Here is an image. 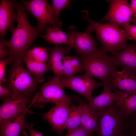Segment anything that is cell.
Here are the masks:
<instances>
[{"label":"cell","mask_w":136,"mask_h":136,"mask_svg":"<svg viewBox=\"0 0 136 136\" xmlns=\"http://www.w3.org/2000/svg\"><path fill=\"white\" fill-rule=\"evenodd\" d=\"M80 57L85 73L100 80L103 86H110L118 66L112 56L101 47L90 54Z\"/></svg>","instance_id":"3957f363"},{"label":"cell","mask_w":136,"mask_h":136,"mask_svg":"<svg viewBox=\"0 0 136 136\" xmlns=\"http://www.w3.org/2000/svg\"><path fill=\"white\" fill-rule=\"evenodd\" d=\"M116 90L118 97L114 103L120 113L126 118L136 112V90Z\"/></svg>","instance_id":"ac0fdd59"},{"label":"cell","mask_w":136,"mask_h":136,"mask_svg":"<svg viewBox=\"0 0 136 136\" xmlns=\"http://www.w3.org/2000/svg\"><path fill=\"white\" fill-rule=\"evenodd\" d=\"M74 100L81 106L82 113L80 127L89 131H96L98 126V113L97 111L90 108L84 103L79 96H74Z\"/></svg>","instance_id":"ffe728a7"},{"label":"cell","mask_w":136,"mask_h":136,"mask_svg":"<svg viewBox=\"0 0 136 136\" xmlns=\"http://www.w3.org/2000/svg\"><path fill=\"white\" fill-rule=\"evenodd\" d=\"M9 60L8 57L0 60V83L2 84L6 81L4 76L6 65L9 63Z\"/></svg>","instance_id":"f546056e"},{"label":"cell","mask_w":136,"mask_h":136,"mask_svg":"<svg viewBox=\"0 0 136 136\" xmlns=\"http://www.w3.org/2000/svg\"><path fill=\"white\" fill-rule=\"evenodd\" d=\"M72 101L61 103L52 107L47 113L42 114L51 125L52 129L61 135L69 117V107Z\"/></svg>","instance_id":"8fae6325"},{"label":"cell","mask_w":136,"mask_h":136,"mask_svg":"<svg viewBox=\"0 0 136 136\" xmlns=\"http://www.w3.org/2000/svg\"><path fill=\"white\" fill-rule=\"evenodd\" d=\"M3 42L0 41V58L3 59L7 55H9L10 51L9 49L6 48Z\"/></svg>","instance_id":"d6a6232c"},{"label":"cell","mask_w":136,"mask_h":136,"mask_svg":"<svg viewBox=\"0 0 136 136\" xmlns=\"http://www.w3.org/2000/svg\"><path fill=\"white\" fill-rule=\"evenodd\" d=\"M82 18L89 23L87 30L90 32L95 31L96 39L101 43V48L106 52L113 54L122 49L127 44L129 40L119 25L111 21L101 23L86 16Z\"/></svg>","instance_id":"7a4b0ae2"},{"label":"cell","mask_w":136,"mask_h":136,"mask_svg":"<svg viewBox=\"0 0 136 136\" xmlns=\"http://www.w3.org/2000/svg\"><path fill=\"white\" fill-rule=\"evenodd\" d=\"M104 90L100 94L93 97L88 104L91 108L98 111L108 107L112 104L118 97V93L116 90L113 92L112 88L109 85L104 86Z\"/></svg>","instance_id":"44dd1931"},{"label":"cell","mask_w":136,"mask_h":136,"mask_svg":"<svg viewBox=\"0 0 136 136\" xmlns=\"http://www.w3.org/2000/svg\"><path fill=\"white\" fill-rule=\"evenodd\" d=\"M7 81L8 88L13 94L28 96L36 91L38 82L21 63L13 64Z\"/></svg>","instance_id":"5b68a950"},{"label":"cell","mask_w":136,"mask_h":136,"mask_svg":"<svg viewBox=\"0 0 136 136\" xmlns=\"http://www.w3.org/2000/svg\"><path fill=\"white\" fill-rule=\"evenodd\" d=\"M15 1L1 0L0 4V39L9 29L12 32L15 29L14 23L18 20V15L14 11Z\"/></svg>","instance_id":"7c38bea8"},{"label":"cell","mask_w":136,"mask_h":136,"mask_svg":"<svg viewBox=\"0 0 136 136\" xmlns=\"http://www.w3.org/2000/svg\"><path fill=\"white\" fill-rule=\"evenodd\" d=\"M18 15V25L12 32L9 41L1 39L10 51L9 63H21L26 51L41 32L28 21L25 8L20 3L15 4Z\"/></svg>","instance_id":"6da1fadb"},{"label":"cell","mask_w":136,"mask_h":136,"mask_svg":"<svg viewBox=\"0 0 136 136\" xmlns=\"http://www.w3.org/2000/svg\"><path fill=\"white\" fill-rule=\"evenodd\" d=\"M13 94L11 91L8 88H5L0 83V98L2 100L9 97Z\"/></svg>","instance_id":"4dcf8cb0"},{"label":"cell","mask_w":136,"mask_h":136,"mask_svg":"<svg viewBox=\"0 0 136 136\" xmlns=\"http://www.w3.org/2000/svg\"><path fill=\"white\" fill-rule=\"evenodd\" d=\"M124 135L136 136V112L126 119Z\"/></svg>","instance_id":"4316f807"},{"label":"cell","mask_w":136,"mask_h":136,"mask_svg":"<svg viewBox=\"0 0 136 136\" xmlns=\"http://www.w3.org/2000/svg\"><path fill=\"white\" fill-rule=\"evenodd\" d=\"M75 27L71 26L70 27V31L66 33L57 26L51 27L47 26L46 34L40 35V36L44 39L49 44L56 46L65 44L72 49L73 48L74 31Z\"/></svg>","instance_id":"9a60e30c"},{"label":"cell","mask_w":136,"mask_h":136,"mask_svg":"<svg viewBox=\"0 0 136 136\" xmlns=\"http://www.w3.org/2000/svg\"><path fill=\"white\" fill-rule=\"evenodd\" d=\"M64 88H69L84 96L88 102L93 98L92 93L97 87L102 85L101 82H97L90 75L85 73L83 75L65 78H60Z\"/></svg>","instance_id":"52a82bcc"},{"label":"cell","mask_w":136,"mask_h":136,"mask_svg":"<svg viewBox=\"0 0 136 136\" xmlns=\"http://www.w3.org/2000/svg\"><path fill=\"white\" fill-rule=\"evenodd\" d=\"M130 7L133 24L136 25V0H131Z\"/></svg>","instance_id":"1f68e13d"},{"label":"cell","mask_w":136,"mask_h":136,"mask_svg":"<svg viewBox=\"0 0 136 136\" xmlns=\"http://www.w3.org/2000/svg\"><path fill=\"white\" fill-rule=\"evenodd\" d=\"M118 66H121L136 72V44H127L122 49L112 56Z\"/></svg>","instance_id":"d6986e66"},{"label":"cell","mask_w":136,"mask_h":136,"mask_svg":"<svg viewBox=\"0 0 136 136\" xmlns=\"http://www.w3.org/2000/svg\"><path fill=\"white\" fill-rule=\"evenodd\" d=\"M110 86L114 90H136V72L125 67L117 70L112 79Z\"/></svg>","instance_id":"4fadbf2b"},{"label":"cell","mask_w":136,"mask_h":136,"mask_svg":"<svg viewBox=\"0 0 136 136\" xmlns=\"http://www.w3.org/2000/svg\"><path fill=\"white\" fill-rule=\"evenodd\" d=\"M93 132L80 126L62 136H93Z\"/></svg>","instance_id":"f1b7e54d"},{"label":"cell","mask_w":136,"mask_h":136,"mask_svg":"<svg viewBox=\"0 0 136 136\" xmlns=\"http://www.w3.org/2000/svg\"><path fill=\"white\" fill-rule=\"evenodd\" d=\"M82 108L80 104L78 106L71 105L69 109V117L65 129L70 132L80 127L81 124Z\"/></svg>","instance_id":"cb8c5ba5"},{"label":"cell","mask_w":136,"mask_h":136,"mask_svg":"<svg viewBox=\"0 0 136 136\" xmlns=\"http://www.w3.org/2000/svg\"><path fill=\"white\" fill-rule=\"evenodd\" d=\"M122 27L129 40L136 41V25L128 24Z\"/></svg>","instance_id":"83f0119b"},{"label":"cell","mask_w":136,"mask_h":136,"mask_svg":"<svg viewBox=\"0 0 136 136\" xmlns=\"http://www.w3.org/2000/svg\"><path fill=\"white\" fill-rule=\"evenodd\" d=\"M52 6L53 18L57 26L59 27L62 25L61 21L59 20V18L61 10L64 8L70 9V5L69 0H52Z\"/></svg>","instance_id":"484cf974"},{"label":"cell","mask_w":136,"mask_h":136,"mask_svg":"<svg viewBox=\"0 0 136 136\" xmlns=\"http://www.w3.org/2000/svg\"></svg>","instance_id":"d590c367"},{"label":"cell","mask_w":136,"mask_h":136,"mask_svg":"<svg viewBox=\"0 0 136 136\" xmlns=\"http://www.w3.org/2000/svg\"><path fill=\"white\" fill-rule=\"evenodd\" d=\"M107 1L110 3L109 10L98 22L108 20L121 26L133 23L128 1L110 0Z\"/></svg>","instance_id":"30bf717a"},{"label":"cell","mask_w":136,"mask_h":136,"mask_svg":"<svg viewBox=\"0 0 136 136\" xmlns=\"http://www.w3.org/2000/svg\"><path fill=\"white\" fill-rule=\"evenodd\" d=\"M21 2L25 9L37 19V27L41 31L47 23L57 26L53 18L52 6L47 0H22Z\"/></svg>","instance_id":"ba28073f"},{"label":"cell","mask_w":136,"mask_h":136,"mask_svg":"<svg viewBox=\"0 0 136 136\" xmlns=\"http://www.w3.org/2000/svg\"><path fill=\"white\" fill-rule=\"evenodd\" d=\"M60 79L55 76L43 85L40 91L33 97L34 102L33 107L43 108L47 103H54L56 105L61 103L72 101L74 96H67L64 91Z\"/></svg>","instance_id":"8992f818"},{"label":"cell","mask_w":136,"mask_h":136,"mask_svg":"<svg viewBox=\"0 0 136 136\" xmlns=\"http://www.w3.org/2000/svg\"><path fill=\"white\" fill-rule=\"evenodd\" d=\"M22 60L27 70L35 77L38 82H43L45 80L44 74L50 70L47 64L30 59L24 55L23 57Z\"/></svg>","instance_id":"7402d4cb"},{"label":"cell","mask_w":136,"mask_h":136,"mask_svg":"<svg viewBox=\"0 0 136 136\" xmlns=\"http://www.w3.org/2000/svg\"><path fill=\"white\" fill-rule=\"evenodd\" d=\"M30 96L13 94L3 100L0 108V123L15 118L27 109Z\"/></svg>","instance_id":"9c48e42d"},{"label":"cell","mask_w":136,"mask_h":136,"mask_svg":"<svg viewBox=\"0 0 136 136\" xmlns=\"http://www.w3.org/2000/svg\"><path fill=\"white\" fill-rule=\"evenodd\" d=\"M47 47L34 46L32 48L27 50L24 55L27 57L37 61L46 63L48 61L49 55Z\"/></svg>","instance_id":"d4e9b609"},{"label":"cell","mask_w":136,"mask_h":136,"mask_svg":"<svg viewBox=\"0 0 136 136\" xmlns=\"http://www.w3.org/2000/svg\"><path fill=\"white\" fill-rule=\"evenodd\" d=\"M27 133L25 131H23L22 132L20 136H27Z\"/></svg>","instance_id":"e575fe53"},{"label":"cell","mask_w":136,"mask_h":136,"mask_svg":"<svg viewBox=\"0 0 136 136\" xmlns=\"http://www.w3.org/2000/svg\"><path fill=\"white\" fill-rule=\"evenodd\" d=\"M84 71L80 57L78 55L65 56L63 60V77L68 78L76 74Z\"/></svg>","instance_id":"603a6c76"},{"label":"cell","mask_w":136,"mask_h":136,"mask_svg":"<svg viewBox=\"0 0 136 136\" xmlns=\"http://www.w3.org/2000/svg\"><path fill=\"white\" fill-rule=\"evenodd\" d=\"M33 125L30 123H27L26 129L28 131L30 136H43L42 132H39L33 129Z\"/></svg>","instance_id":"836d02e7"},{"label":"cell","mask_w":136,"mask_h":136,"mask_svg":"<svg viewBox=\"0 0 136 136\" xmlns=\"http://www.w3.org/2000/svg\"><path fill=\"white\" fill-rule=\"evenodd\" d=\"M73 48L77 55L80 56L91 53L98 48L90 31L87 30L84 32H78L76 27L74 31Z\"/></svg>","instance_id":"2e32d148"},{"label":"cell","mask_w":136,"mask_h":136,"mask_svg":"<svg viewBox=\"0 0 136 136\" xmlns=\"http://www.w3.org/2000/svg\"><path fill=\"white\" fill-rule=\"evenodd\" d=\"M34 102V100L32 99L24 112L15 118L0 123L1 136H18L23 129L26 128L27 123L25 122V116L28 114L33 113L29 109Z\"/></svg>","instance_id":"5bb4252c"},{"label":"cell","mask_w":136,"mask_h":136,"mask_svg":"<svg viewBox=\"0 0 136 136\" xmlns=\"http://www.w3.org/2000/svg\"><path fill=\"white\" fill-rule=\"evenodd\" d=\"M97 136H124L126 118L114 103L106 108L97 111Z\"/></svg>","instance_id":"277c9868"},{"label":"cell","mask_w":136,"mask_h":136,"mask_svg":"<svg viewBox=\"0 0 136 136\" xmlns=\"http://www.w3.org/2000/svg\"><path fill=\"white\" fill-rule=\"evenodd\" d=\"M71 49L67 46H56L48 48L50 53L47 64L50 70L53 71L55 76L59 78L63 77L64 58L68 55Z\"/></svg>","instance_id":"e0dca14e"}]
</instances>
